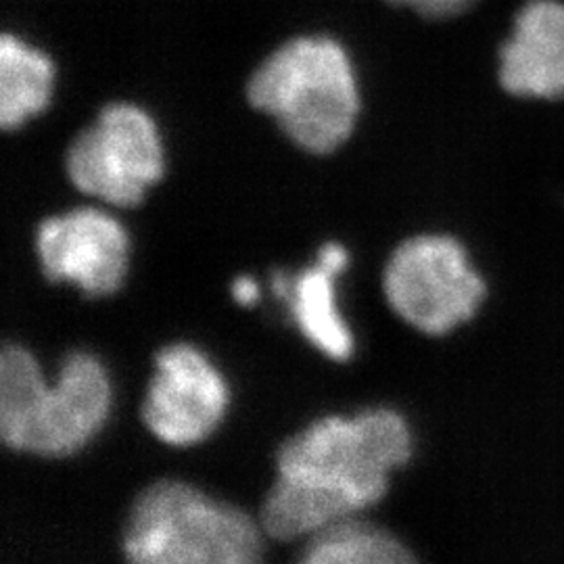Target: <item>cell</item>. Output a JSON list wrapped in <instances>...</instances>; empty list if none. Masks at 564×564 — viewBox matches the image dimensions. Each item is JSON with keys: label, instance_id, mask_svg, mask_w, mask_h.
I'll return each mask as SVG.
<instances>
[{"label": "cell", "instance_id": "6da1fadb", "mask_svg": "<svg viewBox=\"0 0 564 564\" xmlns=\"http://www.w3.org/2000/svg\"><path fill=\"white\" fill-rule=\"evenodd\" d=\"M111 410L102 364L76 351L65 358L59 383L48 389L34 356L7 343L0 356V435L11 449L63 458L90 444Z\"/></svg>", "mask_w": 564, "mask_h": 564}, {"label": "cell", "instance_id": "7a4b0ae2", "mask_svg": "<svg viewBox=\"0 0 564 564\" xmlns=\"http://www.w3.org/2000/svg\"><path fill=\"white\" fill-rule=\"evenodd\" d=\"M410 458V426L395 410L379 408L310 424L279 447L276 466L279 477L316 489L351 517L383 500L389 473Z\"/></svg>", "mask_w": 564, "mask_h": 564}, {"label": "cell", "instance_id": "3957f363", "mask_svg": "<svg viewBox=\"0 0 564 564\" xmlns=\"http://www.w3.org/2000/svg\"><path fill=\"white\" fill-rule=\"evenodd\" d=\"M247 95L310 153L341 147L360 111L354 67L330 39L286 42L253 74Z\"/></svg>", "mask_w": 564, "mask_h": 564}, {"label": "cell", "instance_id": "277c9868", "mask_svg": "<svg viewBox=\"0 0 564 564\" xmlns=\"http://www.w3.org/2000/svg\"><path fill=\"white\" fill-rule=\"evenodd\" d=\"M123 554L128 564H263V542L241 508L163 479L130 508Z\"/></svg>", "mask_w": 564, "mask_h": 564}, {"label": "cell", "instance_id": "5b68a950", "mask_svg": "<svg viewBox=\"0 0 564 564\" xmlns=\"http://www.w3.org/2000/svg\"><path fill=\"white\" fill-rule=\"evenodd\" d=\"M383 284L395 314L431 337L470 323L487 295L463 245L440 235L402 242L389 258Z\"/></svg>", "mask_w": 564, "mask_h": 564}, {"label": "cell", "instance_id": "8992f818", "mask_svg": "<svg viewBox=\"0 0 564 564\" xmlns=\"http://www.w3.org/2000/svg\"><path fill=\"white\" fill-rule=\"evenodd\" d=\"M67 174L86 195L120 207L139 205L163 174L162 139L155 123L134 105H109L72 142Z\"/></svg>", "mask_w": 564, "mask_h": 564}, {"label": "cell", "instance_id": "52a82bcc", "mask_svg": "<svg viewBox=\"0 0 564 564\" xmlns=\"http://www.w3.org/2000/svg\"><path fill=\"white\" fill-rule=\"evenodd\" d=\"M142 403V421L163 444L193 445L223 423L228 387L223 375L188 343L163 347Z\"/></svg>", "mask_w": 564, "mask_h": 564}, {"label": "cell", "instance_id": "ba28073f", "mask_svg": "<svg viewBox=\"0 0 564 564\" xmlns=\"http://www.w3.org/2000/svg\"><path fill=\"white\" fill-rule=\"evenodd\" d=\"M36 241L48 281L76 282L95 297L120 291L130 241L113 216L99 209H76L42 223Z\"/></svg>", "mask_w": 564, "mask_h": 564}, {"label": "cell", "instance_id": "9c48e42d", "mask_svg": "<svg viewBox=\"0 0 564 564\" xmlns=\"http://www.w3.org/2000/svg\"><path fill=\"white\" fill-rule=\"evenodd\" d=\"M500 82L514 97L558 99L564 95V4L531 0L502 46Z\"/></svg>", "mask_w": 564, "mask_h": 564}, {"label": "cell", "instance_id": "30bf717a", "mask_svg": "<svg viewBox=\"0 0 564 564\" xmlns=\"http://www.w3.org/2000/svg\"><path fill=\"white\" fill-rule=\"evenodd\" d=\"M53 63L39 48L15 36L0 41V123L4 130L21 128L42 113L53 93Z\"/></svg>", "mask_w": 564, "mask_h": 564}, {"label": "cell", "instance_id": "8fae6325", "mask_svg": "<svg viewBox=\"0 0 564 564\" xmlns=\"http://www.w3.org/2000/svg\"><path fill=\"white\" fill-rule=\"evenodd\" d=\"M335 276V272L318 262L293 281L289 297L303 335L328 358L345 362L354 354V337L337 310Z\"/></svg>", "mask_w": 564, "mask_h": 564}, {"label": "cell", "instance_id": "7c38bea8", "mask_svg": "<svg viewBox=\"0 0 564 564\" xmlns=\"http://www.w3.org/2000/svg\"><path fill=\"white\" fill-rule=\"evenodd\" d=\"M295 564H421L393 533L362 521H339L314 533Z\"/></svg>", "mask_w": 564, "mask_h": 564}, {"label": "cell", "instance_id": "4fadbf2b", "mask_svg": "<svg viewBox=\"0 0 564 564\" xmlns=\"http://www.w3.org/2000/svg\"><path fill=\"white\" fill-rule=\"evenodd\" d=\"M395 4H403V7H412L414 11H419L421 15L426 18H452L466 11L475 0H391Z\"/></svg>", "mask_w": 564, "mask_h": 564}, {"label": "cell", "instance_id": "5bb4252c", "mask_svg": "<svg viewBox=\"0 0 564 564\" xmlns=\"http://www.w3.org/2000/svg\"><path fill=\"white\" fill-rule=\"evenodd\" d=\"M318 262L326 265L330 272L339 274L343 268L347 265V251L343 249L339 242H328L321 249V256H318Z\"/></svg>", "mask_w": 564, "mask_h": 564}, {"label": "cell", "instance_id": "9a60e30c", "mask_svg": "<svg viewBox=\"0 0 564 564\" xmlns=\"http://www.w3.org/2000/svg\"><path fill=\"white\" fill-rule=\"evenodd\" d=\"M232 295L241 305H253V303L258 302V297H260V289L251 279L242 276V279H237V282L232 284Z\"/></svg>", "mask_w": 564, "mask_h": 564}]
</instances>
